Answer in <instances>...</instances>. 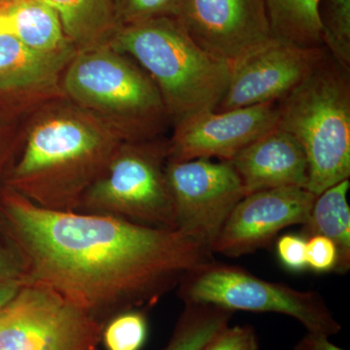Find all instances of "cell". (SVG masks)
I'll return each instance as SVG.
<instances>
[{
    "mask_svg": "<svg viewBox=\"0 0 350 350\" xmlns=\"http://www.w3.org/2000/svg\"><path fill=\"white\" fill-rule=\"evenodd\" d=\"M107 45L150 76L174 125L215 109L227 91L232 66L207 54L174 17L120 27Z\"/></svg>",
    "mask_w": 350,
    "mask_h": 350,
    "instance_id": "3",
    "label": "cell"
},
{
    "mask_svg": "<svg viewBox=\"0 0 350 350\" xmlns=\"http://www.w3.org/2000/svg\"><path fill=\"white\" fill-rule=\"evenodd\" d=\"M0 213L25 269V282L49 287L103 325L133 308H151L198 265L213 259L176 230L101 214L57 211L12 189Z\"/></svg>",
    "mask_w": 350,
    "mask_h": 350,
    "instance_id": "1",
    "label": "cell"
},
{
    "mask_svg": "<svg viewBox=\"0 0 350 350\" xmlns=\"http://www.w3.org/2000/svg\"><path fill=\"white\" fill-rule=\"evenodd\" d=\"M167 140L124 142L88 189L77 211L175 230Z\"/></svg>",
    "mask_w": 350,
    "mask_h": 350,
    "instance_id": "6",
    "label": "cell"
},
{
    "mask_svg": "<svg viewBox=\"0 0 350 350\" xmlns=\"http://www.w3.org/2000/svg\"><path fill=\"white\" fill-rule=\"evenodd\" d=\"M170 336L161 350H202L219 332L230 325L234 312L208 305L184 304Z\"/></svg>",
    "mask_w": 350,
    "mask_h": 350,
    "instance_id": "20",
    "label": "cell"
},
{
    "mask_svg": "<svg viewBox=\"0 0 350 350\" xmlns=\"http://www.w3.org/2000/svg\"><path fill=\"white\" fill-rule=\"evenodd\" d=\"M246 195L267 189L306 188L308 163L298 140L280 126L257 138L230 161Z\"/></svg>",
    "mask_w": 350,
    "mask_h": 350,
    "instance_id": "15",
    "label": "cell"
},
{
    "mask_svg": "<svg viewBox=\"0 0 350 350\" xmlns=\"http://www.w3.org/2000/svg\"><path fill=\"white\" fill-rule=\"evenodd\" d=\"M278 123L305 151L310 192L350 177V69L326 51L310 75L276 103Z\"/></svg>",
    "mask_w": 350,
    "mask_h": 350,
    "instance_id": "5",
    "label": "cell"
},
{
    "mask_svg": "<svg viewBox=\"0 0 350 350\" xmlns=\"http://www.w3.org/2000/svg\"><path fill=\"white\" fill-rule=\"evenodd\" d=\"M276 103L206 110L175 124L167 140L170 162L218 159L230 162L251 142L278 126Z\"/></svg>",
    "mask_w": 350,
    "mask_h": 350,
    "instance_id": "12",
    "label": "cell"
},
{
    "mask_svg": "<svg viewBox=\"0 0 350 350\" xmlns=\"http://www.w3.org/2000/svg\"><path fill=\"white\" fill-rule=\"evenodd\" d=\"M148 337V319L144 308L114 315L103 325L101 342L105 350H142Z\"/></svg>",
    "mask_w": 350,
    "mask_h": 350,
    "instance_id": "22",
    "label": "cell"
},
{
    "mask_svg": "<svg viewBox=\"0 0 350 350\" xmlns=\"http://www.w3.org/2000/svg\"><path fill=\"white\" fill-rule=\"evenodd\" d=\"M349 188L350 181L347 179L317 196L301 230V236L306 239L322 236L335 243L338 256L337 273H347L350 269Z\"/></svg>",
    "mask_w": 350,
    "mask_h": 350,
    "instance_id": "18",
    "label": "cell"
},
{
    "mask_svg": "<svg viewBox=\"0 0 350 350\" xmlns=\"http://www.w3.org/2000/svg\"><path fill=\"white\" fill-rule=\"evenodd\" d=\"M259 338L254 327L228 325L222 329L202 350H259Z\"/></svg>",
    "mask_w": 350,
    "mask_h": 350,
    "instance_id": "24",
    "label": "cell"
},
{
    "mask_svg": "<svg viewBox=\"0 0 350 350\" xmlns=\"http://www.w3.org/2000/svg\"><path fill=\"white\" fill-rule=\"evenodd\" d=\"M180 0H114L120 27L137 24L155 18L175 17Z\"/></svg>",
    "mask_w": 350,
    "mask_h": 350,
    "instance_id": "23",
    "label": "cell"
},
{
    "mask_svg": "<svg viewBox=\"0 0 350 350\" xmlns=\"http://www.w3.org/2000/svg\"><path fill=\"white\" fill-rule=\"evenodd\" d=\"M0 282H25L24 262L11 241L0 239Z\"/></svg>",
    "mask_w": 350,
    "mask_h": 350,
    "instance_id": "27",
    "label": "cell"
},
{
    "mask_svg": "<svg viewBox=\"0 0 350 350\" xmlns=\"http://www.w3.org/2000/svg\"><path fill=\"white\" fill-rule=\"evenodd\" d=\"M11 131H12L10 128H7L3 124H0V174H1L7 161L12 155L14 146H15L18 133L13 135Z\"/></svg>",
    "mask_w": 350,
    "mask_h": 350,
    "instance_id": "29",
    "label": "cell"
},
{
    "mask_svg": "<svg viewBox=\"0 0 350 350\" xmlns=\"http://www.w3.org/2000/svg\"><path fill=\"white\" fill-rule=\"evenodd\" d=\"M273 38L285 42L323 46L319 18L320 0H262Z\"/></svg>",
    "mask_w": 350,
    "mask_h": 350,
    "instance_id": "19",
    "label": "cell"
},
{
    "mask_svg": "<svg viewBox=\"0 0 350 350\" xmlns=\"http://www.w3.org/2000/svg\"><path fill=\"white\" fill-rule=\"evenodd\" d=\"M2 2H11V1H16V0H1Z\"/></svg>",
    "mask_w": 350,
    "mask_h": 350,
    "instance_id": "31",
    "label": "cell"
},
{
    "mask_svg": "<svg viewBox=\"0 0 350 350\" xmlns=\"http://www.w3.org/2000/svg\"><path fill=\"white\" fill-rule=\"evenodd\" d=\"M329 338L330 337L324 334L306 332V335L295 344L292 350H347L334 345Z\"/></svg>",
    "mask_w": 350,
    "mask_h": 350,
    "instance_id": "28",
    "label": "cell"
},
{
    "mask_svg": "<svg viewBox=\"0 0 350 350\" xmlns=\"http://www.w3.org/2000/svg\"><path fill=\"white\" fill-rule=\"evenodd\" d=\"M319 18L324 47L350 69V0H320Z\"/></svg>",
    "mask_w": 350,
    "mask_h": 350,
    "instance_id": "21",
    "label": "cell"
},
{
    "mask_svg": "<svg viewBox=\"0 0 350 350\" xmlns=\"http://www.w3.org/2000/svg\"><path fill=\"white\" fill-rule=\"evenodd\" d=\"M103 329L63 295L25 282L0 308V350H98Z\"/></svg>",
    "mask_w": 350,
    "mask_h": 350,
    "instance_id": "8",
    "label": "cell"
},
{
    "mask_svg": "<svg viewBox=\"0 0 350 350\" xmlns=\"http://www.w3.org/2000/svg\"><path fill=\"white\" fill-rule=\"evenodd\" d=\"M0 34L31 49L55 52L72 45L55 9L40 0H16L0 5Z\"/></svg>",
    "mask_w": 350,
    "mask_h": 350,
    "instance_id": "16",
    "label": "cell"
},
{
    "mask_svg": "<svg viewBox=\"0 0 350 350\" xmlns=\"http://www.w3.org/2000/svg\"><path fill=\"white\" fill-rule=\"evenodd\" d=\"M61 88L66 98L105 122L124 142L162 137L170 123L150 76L108 45L77 51Z\"/></svg>",
    "mask_w": 350,
    "mask_h": 350,
    "instance_id": "4",
    "label": "cell"
},
{
    "mask_svg": "<svg viewBox=\"0 0 350 350\" xmlns=\"http://www.w3.org/2000/svg\"><path fill=\"white\" fill-rule=\"evenodd\" d=\"M77 51L69 45L40 52L0 34V105L25 112L44 100L64 96L62 78Z\"/></svg>",
    "mask_w": 350,
    "mask_h": 350,
    "instance_id": "14",
    "label": "cell"
},
{
    "mask_svg": "<svg viewBox=\"0 0 350 350\" xmlns=\"http://www.w3.org/2000/svg\"><path fill=\"white\" fill-rule=\"evenodd\" d=\"M338 260L337 247L330 239L322 236L306 239L308 268L319 273H335Z\"/></svg>",
    "mask_w": 350,
    "mask_h": 350,
    "instance_id": "25",
    "label": "cell"
},
{
    "mask_svg": "<svg viewBox=\"0 0 350 350\" xmlns=\"http://www.w3.org/2000/svg\"><path fill=\"white\" fill-rule=\"evenodd\" d=\"M184 304H208L226 310L278 313L300 322L306 332L338 335L342 330L323 297L271 282L241 267L209 260L188 271L177 286Z\"/></svg>",
    "mask_w": 350,
    "mask_h": 350,
    "instance_id": "7",
    "label": "cell"
},
{
    "mask_svg": "<svg viewBox=\"0 0 350 350\" xmlns=\"http://www.w3.org/2000/svg\"><path fill=\"white\" fill-rule=\"evenodd\" d=\"M55 9L64 36L78 51L107 45L120 25L114 0H40Z\"/></svg>",
    "mask_w": 350,
    "mask_h": 350,
    "instance_id": "17",
    "label": "cell"
},
{
    "mask_svg": "<svg viewBox=\"0 0 350 350\" xmlns=\"http://www.w3.org/2000/svg\"><path fill=\"white\" fill-rule=\"evenodd\" d=\"M315 197L301 187L267 189L246 195L223 226L213 254L238 258L269 247L282 230L305 224Z\"/></svg>",
    "mask_w": 350,
    "mask_h": 350,
    "instance_id": "13",
    "label": "cell"
},
{
    "mask_svg": "<svg viewBox=\"0 0 350 350\" xmlns=\"http://www.w3.org/2000/svg\"><path fill=\"white\" fill-rule=\"evenodd\" d=\"M123 142L66 96L44 100L23 115L6 187L43 208L77 211Z\"/></svg>",
    "mask_w": 350,
    "mask_h": 350,
    "instance_id": "2",
    "label": "cell"
},
{
    "mask_svg": "<svg viewBox=\"0 0 350 350\" xmlns=\"http://www.w3.org/2000/svg\"><path fill=\"white\" fill-rule=\"evenodd\" d=\"M276 252L283 266L291 271H305L306 262V239L301 234H283L276 243Z\"/></svg>",
    "mask_w": 350,
    "mask_h": 350,
    "instance_id": "26",
    "label": "cell"
},
{
    "mask_svg": "<svg viewBox=\"0 0 350 350\" xmlns=\"http://www.w3.org/2000/svg\"><path fill=\"white\" fill-rule=\"evenodd\" d=\"M271 38L232 66L227 91L215 111L278 103L310 75L326 53Z\"/></svg>",
    "mask_w": 350,
    "mask_h": 350,
    "instance_id": "11",
    "label": "cell"
},
{
    "mask_svg": "<svg viewBox=\"0 0 350 350\" xmlns=\"http://www.w3.org/2000/svg\"><path fill=\"white\" fill-rule=\"evenodd\" d=\"M25 282H0V308L17 294Z\"/></svg>",
    "mask_w": 350,
    "mask_h": 350,
    "instance_id": "30",
    "label": "cell"
},
{
    "mask_svg": "<svg viewBox=\"0 0 350 350\" xmlns=\"http://www.w3.org/2000/svg\"><path fill=\"white\" fill-rule=\"evenodd\" d=\"M3 3H5V2H2L1 0H0V5H2Z\"/></svg>",
    "mask_w": 350,
    "mask_h": 350,
    "instance_id": "32",
    "label": "cell"
},
{
    "mask_svg": "<svg viewBox=\"0 0 350 350\" xmlns=\"http://www.w3.org/2000/svg\"><path fill=\"white\" fill-rule=\"evenodd\" d=\"M165 174L174 204L175 230L213 253L226 221L246 196L238 172L230 162L202 158L167 161Z\"/></svg>",
    "mask_w": 350,
    "mask_h": 350,
    "instance_id": "9",
    "label": "cell"
},
{
    "mask_svg": "<svg viewBox=\"0 0 350 350\" xmlns=\"http://www.w3.org/2000/svg\"><path fill=\"white\" fill-rule=\"evenodd\" d=\"M174 18L207 54L231 66L273 38L262 0H180Z\"/></svg>",
    "mask_w": 350,
    "mask_h": 350,
    "instance_id": "10",
    "label": "cell"
}]
</instances>
